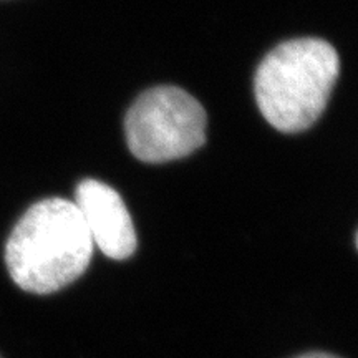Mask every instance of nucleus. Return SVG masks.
Masks as SVG:
<instances>
[{
	"label": "nucleus",
	"instance_id": "1",
	"mask_svg": "<svg viewBox=\"0 0 358 358\" xmlns=\"http://www.w3.org/2000/svg\"><path fill=\"white\" fill-rule=\"evenodd\" d=\"M93 256L90 237L73 201L35 203L13 227L6 244L12 280L32 294H53L87 271Z\"/></svg>",
	"mask_w": 358,
	"mask_h": 358
},
{
	"label": "nucleus",
	"instance_id": "3",
	"mask_svg": "<svg viewBox=\"0 0 358 358\" xmlns=\"http://www.w3.org/2000/svg\"><path fill=\"white\" fill-rule=\"evenodd\" d=\"M208 116L203 105L178 87L148 90L124 118L129 151L145 163L185 158L206 141Z\"/></svg>",
	"mask_w": 358,
	"mask_h": 358
},
{
	"label": "nucleus",
	"instance_id": "6",
	"mask_svg": "<svg viewBox=\"0 0 358 358\" xmlns=\"http://www.w3.org/2000/svg\"><path fill=\"white\" fill-rule=\"evenodd\" d=\"M357 249H358V234H357Z\"/></svg>",
	"mask_w": 358,
	"mask_h": 358
},
{
	"label": "nucleus",
	"instance_id": "5",
	"mask_svg": "<svg viewBox=\"0 0 358 358\" xmlns=\"http://www.w3.org/2000/svg\"><path fill=\"white\" fill-rule=\"evenodd\" d=\"M297 358H338V357L329 355V353H307V355H302Z\"/></svg>",
	"mask_w": 358,
	"mask_h": 358
},
{
	"label": "nucleus",
	"instance_id": "2",
	"mask_svg": "<svg viewBox=\"0 0 358 358\" xmlns=\"http://www.w3.org/2000/svg\"><path fill=\"white\" fill-rule=\"evenodd\" d=\"M338 71V53L325 40L295 38L277 45L254 78L259 110L282 133L303 131L324 113Z\"/></svg>",
	"mask_w": 358,
	"mask_h": 358
},
{
	"label": "nucleus",
	"instance_id": "4",
	"mask_svg": "<svg viewBox=\"0 0 358 358\" xmlns=\"http://www.w3.org/2000/svg\"><path fill=\"white\" fill-rule=\"evenodd\" d=\"M75 206L80 211L93 244L113 261H124L136 250V232L127 204L113 187L83 179L75 191Z\"/></svg>",
	"mask_w": 358,
	"mask_h": 358
}]
</instances>
